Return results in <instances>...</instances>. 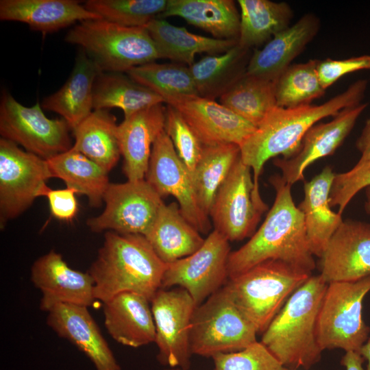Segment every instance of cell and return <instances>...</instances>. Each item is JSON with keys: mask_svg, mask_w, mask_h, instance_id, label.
Instances as JSON below:
<instances>
[{"mask_svg": "<svg viewBox=\"0 0 370 370\" xmlns=\"http://www.w3.org/2000/svg\"><path fill=\"white\" fill-rule=\"evenodd\" d=\"M269 182L275 191L273 204L259 229L227 261L228 279L267 260H280L311 273L316 267L302 212L294 204L291 185L282 175Z\"/></svg>", "mask_w": 370, "mask_h": 370, "instance_id": "cell-1", "label": "cell"}, {"mask_svg": "<svg viewBox=\"0 0 370 370\" xmlns=\"http://www.w3.org/2000/svg\"><path fill=\"white\" fill-rule=\"evenodd\" d=\"M367 86V79H360L320 105L275 106L271 110L239 146L241 158L251 168L255 186L259 188V177L267 161L278 156L292 157L311 127L325 117L336 116L346 108L361 103Z\"/></svg>", "mask_w": 370, "mask_h": 370, "instance_id": "cell-2", "label": "cell"}, {"mask_svg": "<svg viewBox=\"0 0 370 370\" xmlns=\"http://www.w3.org/2000/svg\"><path fill=\"white\" fill-rule=\"evenodd\" d=\"M166 268L145 236L108 231L88 272L94 281L95 297L103 304L123 292L150 301L161 288Z\"/></svg>", "mask_w": 370, "mask_h": 370, "instance_id": "cell-3", "label": "cell"}, {"mask_svg": "<svg viewBox=\"0 0 370 370\" xmlns=\"http://www.w3.org/2000/svg\"><path fill=\"white\" fill-rule=\"evenodd\" d=\"M328 283L311 275L288 299L260 342L288 369H308L321 358L317 318Z\"/></svg>", "mask_w": 370, "mask_h": 370, "instance_id": "cell-4", "label": "cell"}, {"mask_svg": "<svg viewBox=\"0 0 370 370\" xmlns=\"http://www.w3.org/2000/svg\"><path fill=\"white\" fill-rule=\"evenodd\" d=\"M311 273L280 260H267L234 278L225 288L258 333L264 332L290 296Z\"/></svg>", "mask_w": 370, "mask_h": 370, "instance_id": "cell-5", "label": "cell"}, {"mask_svg": "<svg viewBox=\"0 0 370 370\" xmlns=\"http://www.w3.org/2000/svg\"><path fill=\"white\" fill-rule=\"evenodd\" d=\"M64 40L81 47L101 72L126 73L160 59L145 27H125L103 19L88 20L71 29Z\"/></svg>", "mask_w": 370, "mask_h": 370, "instance_id": "cell-6", "label": "cell"}, {"mask_svg": "<svg viewBox=\"0 0 370 370\" xmlns=\"http://www.w3.org/2000/svg\"><path fill=\"white\" fill-rule=\"evenodd\" d=\"M257 334L223 286L193 312L190 330L191 352L212 358L219 354L241 351L257 341Z\"/></svg>", "mask_w": 370, "mask_h": 370, "instance_id": "cell-7", "label": "cell"}, {"mask_svg": "<svg viewBox=\"0 0 370 370\" xmlns=\"http://www.w3.org/2000/svg\"><path fill=\"white\" fill-rule=\"evenodd\" d=\"M370 291V275L355 281L328 284L317 323L322 351L340 348L360 352L370 328L362 318V304Z\"/></svg>", "mask_w": 370, "mask_h": 370, "instance_id": "cell-8", "label": "cell"}, {"mask_svg": "<svg viewBox=\"0 0 370 370\" xmlns=\"http://www.w3.org/2000/svg\"><path fill=\"white\" fill-rule=\"evenodd\" d=\"M268 209L254 184L251 169L241 158L235 162L219 189L209 217L214 230L230 242L251 236Z\"/></svg>", "mask_w": 370, "mask_h": 370, "instance_id": "cell-9", "label": "cell"}, {"mask_svg": "<svg viewBox=\"0 0 370 370\" xmlns=\"http://www.w3.org/2000/svg\"><path fill=\"white\" fill-rule=\"evenodd\" d=\"M70 130L64 119L47 117L39 103L27 107L3 91L0 103V134L3 138L48 160L72 147Z\"/></svg>", "mask_w": 370, "mask_h": 370, "instance_id": "cell-10", "label": "cell"}, {"mask_svg": "<svg viewBox=\"0 0 370 370\" xmlns=\"http://www.w3.org/2000/svg\"><path fill=\"white\" fill-rule=\"evenodd\" d=\"M101 214L89 218L86 225L94 232L112 231L145 236L164 203L145 179L110 183Z\"/></svg>", "mask_w": 370, "mask_h": 370, "instance_id": "cell-11", "label": "cell"}, {"mask_svg": "<svg viewBox=\"0 0 370 370\" xmlns=\"http://www.w3.org/2000/svg\"><path fill=\"white\" fill-rule=\"evenodd\" d=\"M53 177L47 160L23 151L16 143L0 139V223L2 228L40 197Z\"/></svg>", "mask_w": 370, "mask_h": 370, "instance_id": "cell-12", "label": "cell"}, {"mask_svg": "<svg viewBox=\"0 0 370 370\" xmlns=\"http://www.w3.org/2000/svg\"><path fill=\"white\" fill-rule=\"evenodd\" d=\"M229 241L215 230L193 254L166 264L161 288L185 289L197 306L219 291L228 279Z\"/></svg>", "mask_w": 370, "mask_h": 370, "instance_id": "cell-13", "label": "cell"}, {"mask_svg": "<svg viewBox=\"0 0 370 370\" xmlns=\"http://www.w3.org/2000/svg\"><path fill=\"white\" fill-rule=\"evenodd\" d=\"M150 303L159 362L171 368L188 369L193 354L190 345V324L197 304L181 287L160 288Z\"/></svg>", "mask_w": 370, "mask_h": 370, "instance_id": "cell-14", "label": "cell"}, {"mask_svg": "<svg viewBox=\"0 0 370 370\" xmlns=\"http://www.w3.org/2000/svg\"><path fill=\"white\" fill-rule=\"evenodd\" d=\"M145 179L162 198L173 196L185 219L201 234L211 229L209 216L202 210L191 173L179 158L164 131L154 142Z\"/></svg>", "mask_w": 370, "mask_h": 370, "instance_id": "cell-15", "label": "cell"}, {"mask_svg": "<svg viewBox=\"0 0 370 370\" xmlns=\"http://www.w3.org/2000/svg\"><path fill=\"white\" fill-rule=\"evenodd\" d=\"M164 103L182 114L204 147L240 146L256 127L221 103L199 95L167 98Z\"/></svg>", "mask_w": 370, "mask_h": 370, "instance_id": "cell-16", "label": "cell"}, {"mask_svg": "<svg viewBox=\"0 0 370 370\" xmlns=\"http://www.w3.org/2000/svg\"><path fill=\"white\" fill-rule=\"evenodd\" d=\"M367 103L346 108L326 123L311 127L302 138L297 152L289 158H275L273 164L290 185L304 180L306 169L316 160L332 155L353 130Z\"/></svg>", "mask_w": 370, "mask_h": 370, "instance_id": "cell-17", "label": "cell"}, {"mask_svg": "<svg viewBox=\"0 0 370 370\" xmlns=\"http://www.w3.org/2000/svg\"><path fill=\"white\" fill-rule=\"evenodd\" d=\"M319 269L328 284L370 275V223L343 220L320 258Z\"/></svg>", "mask_w": 370, "mask_h": 370, "instance_id": "cell-18", "label": "cell"}, {"mask_svg": "<svg viewBox=\"0 0 370 370\" xmlns=\"http://www.w3.org/2000/svg\"><path fill=\"white\" fill-rule=\"evenodd\" d=\"M30 279L42 295L40 308L44 312L58 304L88 307L96 299L94 281L89 273L71 269L54 250L34 262Z\"/></svg>", "mask_w": 370, "mask_h": 370, "instance_id": "cell-19", "label": "cell"}, {"mask_svg": "<svg viewBox=\"0 0 370 370\" xmlns=\"http://www.w3.org/2000/svg\"><path fill=\"white\" fill-rule=\"evenodd\" d=\"M88 307L58 304L47 312V324L82 351L96 370H121Z\"/></svg>", "mask_w": 370, "mask_h": 370, "instance_id": "cell-20", "label": "cell"}, {"mask_svg": "<svg viewBox=\"0 0 370 370\" xmlns=\"http://www.w3.org/2000/svg\"><path fill=\"white\" fill-rule=\"evenodd\" d=\"M321 26L312 13L275 35L262 49H255L246 73L274 82L314 39Z\"/></svg>", "mask_w": 370, "mask_h": 370, "instance_id": "cell-21", "label": "cell"}, {"mask_svg": "<svg viewBox=\"0 0 370 370\" xmlns=\"http://www.w3.org/2000/svg\"><path fill=\"white\" fill-rule=\"evenodd\" d=\"M166 107L158 103L143 109L118 125V138L127 180H144L153 145L164 130Z\"/></svg>", "mask_w": 370, "mask_h": 370, "instance_id": "cell-22", "label": "cell"}, {"mask_svg": "<svg viewBox=\"0 0 370 370\" xmlns=\"http://www.w3.org/2000/svg\"><path fill=\"white\" fill-rule=\"evenodd\" d=\"M149 303L144 296L132 292L121 293L103 303L104 324L111 337L131 347L155 342Z\"/></svg>", "mask_w": 370, "mask_h": 370, "instance_id": "cell-23", "label": "cell"}, {"mask_svg": "<svg viewBox=\"0 0 370 370\" xmlns=\"http://www.w3.org/2000/svg\"><path fill=\"white\" fill-rule=\"evenodd\" d=\"M0 19L22 22L47 34L77 21L101 18L74 0H1Z\"/></svg>", "mask_w": 370, "mask_h": 370, "instance_id": "cell-24", "label": "cell"}, {"mask_svg": "<svg viewBox=\"0 0 370 370\" xmlns=\"http://www.w3.org/2000/svg\"><path fill=\"white\" fill-rule=\"evenodd\" d=\"M335 174L330 166H325L311 180L305 182L304 199L297 206L304 216L310 251L319 258L343 221L341 214L332 210L330 204Z\"/></svg>", "mask_w": 370, "mask_h": 370, "instance_id": "cell-25", "label": "cell"}, {"mask_svg": "<svg viewBox=\"0 0 370 370\" xmlns=\"http://www.w3.org/2000/svg\"><path fill=\"white\" fill-rule=\"evenodd\" d=\"M101 73L81 49L68 79L58 91L43 99L42 108L58 113L74 130L94 109V84Z\"/></svg>", "mask_w": 370, "mask_h": 370, "instance_id": "cell-26", "label": "cell"}, {"mask_svg": "<svg viewBox=\"0 0 370 370\" xmlns=\"http://www.w3.org/2000/svg\"><path fill=\"white\" fill-rule=\"evenodd\" d=\"M200 234L183 216L179 205L171 202L162 204L145 236L157 256L169 264L199 249L205 240Z\"/></svg>", "mask_w": 370, "mask_h": 370, "instance_id": "cell-27", "label": "cell"}, {"mask_svg": "<svg viewBox=\"0 0 370 370\" xmlns=\"http://www.w3.org/2000/svg\"><path fill=\"white\" fill-rule=\"evenodd\" d=\"M145 27L156 44L160 58L190 66L197 54H221L238 44L236 40L218 39L189 32L164 18H156Z\"/></svg>", "mask_w": 370, "mask_h": 370, "instance_id": "cell-28", "label": "cell"}, {"mask_svg": "<svg viewBox=\"0 0 370 370\" xmlns=\"http://www.w3.org/2000/svg\"><path fill=\"white\" fill-rule=\"evenodd\" d=\"M179 16L204 29L213 38L238 40L240 14L232 0H168L158 18Z\"/></svg>", "mask_w": 370, "mask_h": 370, "instance_id": "cell-29", "label": "cell"}, {"mask_svg": "<svg viewBox=\"0 0 370 370\" xmlns=\"http://www.w3.org/2000/svg\"><path fill=\"white\" fill-rule=\"evenodd\" d=\"M251 49L238 44L219 55H209L189 66L198 95L215 100L245 73Z\"/></svg>", "mask_w": 370, "mask_h": 370, "instance_id": "cell-30", "label": "cell"}, {"mask_svg": "<svg viewBox=\"0 0 370 370\" xmlns=\"http://www.w3.org/2000/svg\"><path fill=\"white\" fill-rule=\"evenodd\" d=\"M118 125L116 117L107 110H94L73 130L75 143L71 149L109 173L121 156Z\"/></svg>", "mask_w": 370, "mask_h": 370, "instance_id": "cell-31", "label": "cell"}, {"mask_svg": "<svg viewBox=\"0 0 370 370\" xmlns=\"http://www.w3.org/2000/svg\"><path fill=\"white\" fill-rule=\"evenodd\" d=\"M240 33L238 45L251 49L269 42L288 28L293 16L286 2L269 0H238Z\"/></svg>", "mask_w": 370, "mask_h": 370, "instance_id": "cell-32", "label": "cell"}, {"mask_svg": "<svg viewBox=\"0 0 370 370\" xmlns=\"http://www.w3.org/2000/svg\"><path fill=\"white\" fill-rule=\"evenodd\" d=\"M47 161L53 177L63 180L77 194L86 195L90 206H101L110 184L108 171L71 148Z\"/></svg>", "mask_w": 370, "mask_h": 370, "instance_id": "cell-33", "label": "cell"}, {"mask_svg": "<svg viewBox=\"0 0 370 370\" xmlns=\"http://www.w3.org/2000/svg\"><path fill=\"white\" fill-rule=\"evenodd\" d=\"M163 103L159 95L123 73L101 72L94 84V110L120 108L124 118Z\"/></svg>", "mask_w": 370, "mask_h": 370, "instance_id": "cell-34", "label": "cell"}, {"mask_svg": "<svg viewBox=\"0 0 370 370\" xmlns=\"http://www.w3.org/2000/svg\"><path fill=\"white\" fill-rule=\"evenodd\" d=\"M240 157V147L232 143L204 147L192 173L202 210L209 216L214 197Z\"/></svg>", "mask_w": 370, "mask_h": 370, "instance_id": "cell-35", "label": "cell"}, {"mask_svg": "<svg viewBox=\"0 0 370 370\" xmlns=\"http://www.w3.org/2000/svg\"><path fill=\"white\" fill-rule=\"evenodd\" d=\"M219 103L257 127L275 108V83L245 73L219 97Z\"/></svg>", "mask_w": 370, "mask_h": 370, "instance_id": "cell-36", "label": "cell"}, {"mask_svg": "<svg viewBox=\"0 0 370 370\" xmlns=\"http://www.w3.org/2000/svg\"><path fill=\"white\" fill-rule=\"evenodd\" d=\"M319 60L292 64L275 81L276 106L294 108L311 104V101L324 95L317 74Z\"/></svg>", "mask_w": 370, "mask_h": 370, "instance_id": "cell-37", "label": "cell"}, {"mask_svg": "<svg viewBox=\"0 0 370 370\" xmlns=\"http://www.w3.org/2000/svg\"><path fill=\"white\" fill-rule=\"evenodd\" d=\"M132 79L163 98L198 95L188 66L149 62L126 72Z\"/></svg>", "mask_w": 370, "mask_h": 370, "instance_id": "cell-38", "label": "cell"}, {"mask_svg": "<svg viewBox=\"0 0 370 370\" xmlns=\"http://www.w3.org/2000/svg\"><path fill=\"white\" fill-rule=\"evenodd\" d=\"M168 0H88L84 3L101 19L125 27H145L165 10Z\"/></svg>", "mask_w": 370, "mask_h": 370, "instance_id": "cell-39", "label": "cell"}, {"mask_svg": "<svg viewBox=\"0 0 370 370\" xmlns=\"http://www.w3.org/2000/svg\"><path fill=\"white\" fill-rule=\"evenodd\" d=\"M164 132L171 139L179 158L192 175L204 146L182 114L168 104L166 106Z\"/></svg>", "mask_w": 370, "mask_h": 370, "instance_id": "cell-40", "label": "cell"}, {"mask_svg": "<svg viewBox=\"0 0 370 370\" xmlns=\"http://www.w3.org/2000/svg\"><path fill=\"white\" fill-rule=\"evenodd\" d=\"M212 359L213 370H288L258 341L241 351L217 354Z\"/></svg>", "mask_w": 370, "mask_h": 370, "instance_id": "cell-41", "label": "cell"}, {"mask_svg": "<svg viewBox=\"0 0 370 370\" xmlns=\"http://www.w3.org/2000/svg\"><path fill=\"white\" fill-rule=\"evenodd\" d=\"M370 186V160L356 163L349 171L336 173L330 194L331 207L338 206V212H343L353 197L361 190Z\"/></svg>", "mask_w": 370, "mask_h": 370, "instance_id": "cell-42", "label": "cell"}, {"mask_svg": "<svg viewBox=\"0 0 370 370\" xmlns=\"http://www.w3.org/2000/svg\"><path fill=\"white\" fill-rule=\"evenodd\" d=\"M370 69V55H362L342 60L326 58L318 61L317 74L323 88L326 90L347 74Z\"/></svg>", "mask_w": 370, "mask_h": 370, "instance_id": "cell-43", "label": "cell"}, {"mask_svg": "<svg viewBox=\"0 0 370 370\" xmlns=\"http://www.w3.org/2000/svg\"><path fill=\"white\" fill-rule=\"evenodd\" d=\"M76 191L66 187L62 189H51L47 184L40 193V197H46L51 214L56 219L72 221L78 212V203L75 197Z\"/></svg>", "mask_w": 370, "mask_h": 370, "instance_id": "cell-44", "label": "cell"}, {"mask_svg": "<svg viewBox=\"0 0 370 370\" xmlns=\"http://www.w3.org/2000/svg\"><path fill=\"white\" fill-rule=\"evenodd\" d=\"M356 147L360 153L358 163L370 160V118L367 120L362 131L356 142Z\"/></svg>", "mask_w": 370, "mask_h": 370, "instance_id": "cell-45", "label": "cell"}, {"mask_svg": "<svg viewBox=\"0 0 370 370\" xmlns=\"http://www.w3.org/2000/svg\"><path fill=\"white\" fill-rule=\"evenodd\" d=\"M365 359L360 353L349 351L345 352L343 356L341 364L346 370H365L363 367Z\"/></svg>", "mask_w": 370, "mask_h": 370, "instance_id": "cell-46", "label": "cell"}, {"mask_svg": "<svg viewBox=\"0 0 370 370\" xmlns=\"http://www.w3.org/2000/svg\"><path fill=\"white\" fill-rule=\"evenodd\" d=\"M360 354L367 361V368L365 370H370V337L368 338L365 343L360 350Z\"/></svg>", "mask_w": 370, "mask_h": 370, "instance_id": "cell-47", "label": "cell"}, {"mask_svg": "<svg viewBox=\"0 0 370 370\" xmlns=\"http://www.w3.org/2000/svg\"><path fill=\"white\" fill-rule=\"evenodd\" d=\"M365 202L364 208L367 214H370V186L365 188Z\"/></svg>", "mask_w": 370, "mask_h": 370, "instance_id": "cell-48", "label": "cell"}, {"mask_svg": "<svg viewBox=\"0 0 370 370\" xmlns=\"http://www.w3.org/2000/svg\"><path fill=\"white\" fill-rule=\"evenodd\" d=\"M164 370H183V369H180V368H171V369H164Z\"/></svg>", "mask_w": 370, "mask_h": 370, "instance_id": "cell-49", "label": "cell"}, {"mask_svg": "<svg viewBox=\"0 0 370 370\" xmlns=\"http://www.w3.org/2000/svg\"><path fill=\"white\" fill-rule=\"evenodd\" d=\"M288 370H290V369H288Z\"/></svg>", "mask_w": 370, "mask_h": 370, "instance_id": "cell-50", "label": "cell"}]
</instances>
